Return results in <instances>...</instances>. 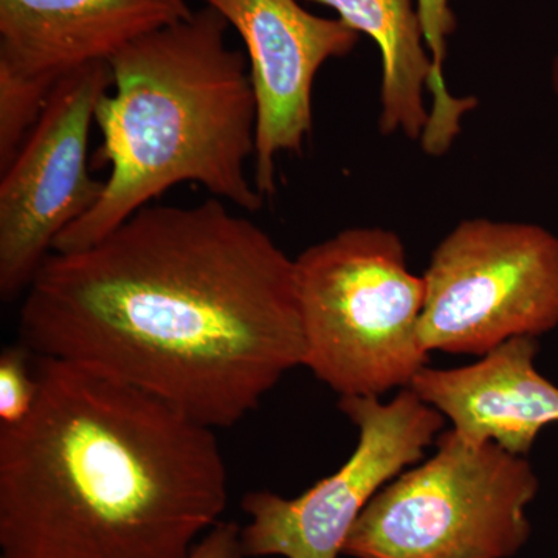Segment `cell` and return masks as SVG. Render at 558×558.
I'll use <instances>...</instances> for the list:
<instances>
[{
	"instance_id": "1",
	"label": "cell",
	"mask_w": 558,
	"mask_h": 558,
	"mask_svg": "<svg viewBox=\"0 0 558 558\" xmlns=\"http://www.w3.org/2000/svg\"><path fill=\"white\" fill-rule=\"evenodd\" d=\"M21 344L156 396L213 429L258 409L303 366L295 259L211 199L154 205L25 290Z\"/></svg>"
},
{
	"instance_id": "2",
	"label": "cell",
	"mask_w": 558,
	"mask_h": 558,
	"mask_svg": "<svg viewBox=\"0 0 558 558\" xmlns=\"http://www.w3.org/2000/svg\"><path fill=\"white\" fill-rule=\"evenodd\" d=\"M35 357V407L0 427V558L189 557L229 501L215 429L98 371Z\"/></svg>"
},
{
	"instance_id": "3",
	"label": "cell",
	"mask_w": 558,
	"mask_h": 558,
	"mask_svg": "<svg viewBox=\"0 0 558 558\" xmlns=\"http://www.w3.org/2000/svg\"><path fill=\"white\" fill-rule=\"evenodd\" d=\"M229 27L205 5L109 61L112 89L95 110L98 161L109 165V178L100 201L58 238L53 252L90 247L182 183L259 211L264 196L247 175L256 100L247 57L227 44Z\"/></svg>"
},
{
	"instance_id": "4",
	"label": "cell",
	"mask_w": 558,
	"mask_h": 558,
	"mask_svg": "<svg viewBox=\"0 0 558 558\" xmlns=\"http://www.w3.org/2000/svg\"><path fill=\"white\" fill-rule=\"evenodd\" d=\"M304 363L340 398L410 388L427 366L421 341L424 275L391 230L357 227L295 258Z\"/></svg>"
},
{
	"instance_id": "5",
	"label": "cell",
	"mask_w": 558,
	"mask_h": 558,
	"mask_svg": "<svg viewBox=\"0 0 558 558\" xmlns=\"http://www.w3.org/2000/svg\"><path fill=\"white\" fill-rule=\"evenodd\" d=\"M539 480L526 457L440 433L436 451L381 488L352 527V558H509L531 537Z\"/></svg>"
},
{
	"instance_id": "6",
	"label": "cell",
	"mask_w": 558,
	"mask_h": 558,
	"mask_svg": "<svg viewBox=\"0 0 558 558\" xmlns=\"http://www.w3.org/2000/svg\"><path fill=\"white\" fill-rule=\"evenodd\" d=\"M424 279L427 352L483 357L558 328V236L538 223L462 220L433 250Z\"/></svg>"
},
{
	"instance_id": "7",
	"label": "cell",
	"mask_w": 558,
	"mask_h": 558,
	"mask_svg": "<svg viewBox=\"0 0 558 558\" xmlns=\"http://www.w3.org/2000/svg\"><path fill=\"white\" fill-rule=\"evenodd\" d=\"M339 409L359 428L351 457L300 497L269 490L245 495V557L339 558L371 499L422 461L447 421L411 388L387 403L379 398H340Z\"/></svg>"
},
{
	"instance_id": "8",
	"label": "cell",
	"mask_w": 558,
	"mask_h": 558,
	"mask_svg": "<svg viewBox=\"0 0 558 558\" xmlns=\"http://www.w3.org/2000/svg\"><path fill=\"white\" fill-rule=\"evenodd\" d=\"M109 62L62 76L38 123L0 180V295H24L54 242L100 201L92 178L89 138L98 102L112 89Z\"/></svg>"
},
{
	"instance_id": "9",
	"label": "cell",
	"mask_w": 558,
	"mask_h": 558,
	"mask_svg": "<svg viewBox=\"0 0 558 558\" xmlns=\"http://www.w3.org/2000/svg\"><path fill=\"white\" fill-rule=\"evenodd\" d=\"M240 33L256 100V189L277 190L275 160L301 153L312 131V89L323 65L355 49L360 33L300 0H202Z\"/></svg>"
},
{
	"instance_id": "10",
	"label": "cell",
	"mask_w": 558,
	"mask_h": 558,
	"mask_svg": "<svg viewBox=\"0 0 558 558\" xmlns=\"http://www.w3.org/2000/svg\"><path fill=\"white\" fill-rule=\"evenodd\" d=\"M193 11L189 0H0V65L60 81Z\"/></svg>"
},
{
	"instance_id": "11",
	"label": "cell",
	"mask_w": 558,
	"mask_h": 558,
	"mask_svg": "<svg viewBox=\"0 0 558 558\" xmlns=\"http://www.w3.org/2000/svg\"><path fill=\"white\" fill-rule=\"evenodd\" d=\"M537 354V339L517 337L472 365H427L410 388L461 438L526 457L539 432L558 424V387L538 373Z\"/></svg>"
},
{
	"instance_id": "12",
	"label": "cell",
	"mask_w": 558,
	"mask_h": 558,
	"mask_svg": "<svg viewBox=\"0 0 558 558\" xmlns=\"http://www.w3.org/2000/svg\"><path fill=\"white\" fill-rule=\"evenodd\" d=\"M329 7L348 27L365 33L381 54L379 130L421 142L425 153L442 156L451 148L475 98L447 97L413 0H307Z\"/></svg>"
},
{
	"instance_id": "13",
	"label": "cell",
	"mask_w": 558,
	"mask_h": 558,
	"mask_svg": "<svg viewBox=\"0 0 558 558\" xmlns=\"http://www.w3.org/2000/svg\"><path fill=\"white\" fill-rule=\"evenodd\" d=\"M57 83L0 65V171L38 123Z\"/></svg>"
},
{
	"instance_id": "14",
	"label": "cell",
	"mask_w": 558,
	"mask_h": 558,
	"mask_svg": "<svg viewBox=\"0 0 558 558\" xmlns=\"http://www.w3.org/2000/svg\"><path fill=\"white\" fill-rule=\"evenodd\" d=\"M32 355L21 343L0 355V427L20 424L35 407L39 385Z\"/></svg>"
},
{
	"instance_id": "15",
	"label": "cell",
	"mask_w": 558,
	"mask_h": 558,
	"mask_svg": "<svg viewBox=\"0 0 558 558\" xmlns=\"http://www.w3.org/2000/svg\"><path fill=\"white\" fill-rule=\"evenodd\" d=\"M417 13L427 43L429 57L438 75L440 90L453 98L447 89L444 64L447 58V39L457 28V17L450 9V0H417Z\"/></svg>"
},
{
	"instance_id": "16",
	"label": "cell",
	"mask_w": 558,
	"mask_h": 558,
	"mask_svg": "<svg viewBox=\"0 0 558 558\" xmlns=\"http://www.w3.org/2000/svg\"><path fill=\"white\" fill-rule=\"evenodd\" d=\"M186 558H247L241 543V526L219 521L196 543Z\"/></svg>"
},
{
	"instance_id": "17",
	"label": "cell",
	"mask_w": 558,
	"mask_h": 558,
	"mask_svg": "<svg viewBox=\"0 0 558 558\" xmlns=\"http://www.w3.org/2000/svg\"><path fill=\"white\" fill-rule=\"evenodd\" d=\"M550 87H553L554 94L558 97V51L554 57L553 65H550Z\"/></svg>"
}]
</instances>
